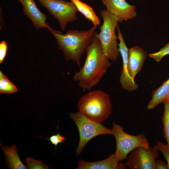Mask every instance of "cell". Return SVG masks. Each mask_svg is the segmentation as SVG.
<instances>
[{
  "instance_id": "obj_1",
  "label": "cell",
  "mask_w": 169,
  "mask_h": 169,
  "mask_svg": "<svg viewBox=\"0 0 169 169\" xmlns=\"http://www.w3.org/2000/svg\"><path fill=\"white\" fill-rule=\"evenodd\" d=\"M96 33L86 50L87 56L83 66L73 78L81 88L88 91L98 83L107 69L111 66L103 51Z\"/></svg>"
},
{
  "instance_id": "obj_2",
  "label": "cell",
  "mask_w": 169,
  "mask_h": 169,
  "mask_svg": "<svg viewBox=\"0 0 169 169\" xmlns=\"http://www.w3.org/2000/svg\"><path fill=\"white\" fill-rule=\"evenodd\" d=\"M97 27L94 26L87 30L70 29L64 34L53 29L49 30L63 51L65 60L75 61L80 67V58L92 42Z\"/></svg>"
},
{
  "instance_id": "obj_3",
  "label": "cell",
  "mask_w": 169,
  "mask_h": 169,
  "mask_svg": "<svg viewBox=\"0 0 169 169\" xmlns=\"http://www.w3.org/2000/svg\"><path fill=\"white\" fill-rule=\"evenodd\" d=\"M78 111L89 119L101 123L110 115L112 105L106 93L100 90L90 91L79 100Z\"/></svg>"
},
{
  "instance_id": "obj_4",
  "label": "cell",
  "mask_w": 169,
  "mask_h": 169,
  "mask_svg": "<svg viewBox=\"0 0 169 169\" xmlns=\"http://www.w3.org/2000/svg\"><path fill=\"white\" fill-rule=\"evenodd\" d=\"M100 15L103 19V24L99 28L100 33H96L95 35L100 41L103 51L107 58L115 61L120 54L115 33L119 18L106 9L101 11Z\"/></svg>"
},
{
  "instance_id": "obj_5",
  "label": "cell",
  "mask_w": 169,
  "mask_h": 169,
  "mask_svg": "<svg viewBox=\"0 0 169 169\" xmlns=\"http://www.w3.org/2000/svg\"><path fill=\"white\" fill-rule=\"evenodd\" d=\"M70 117L76 124L79 135V144L76 149L78 156L87 142L94 137L101 135H112V131L101 123L91 120L79 111L70 114Z\"/></svg>"
},
{
  "instance_id": "obj_6",
  "label": "cell",
  "mask_w": 169,
  "mask_h": 169,
  "mask_svg": "<svg viewBox=\"0 0 169 169\" xmlns=\"http://www.w3.org/2000/svg\"><path fill=\"white\" fill-rule=\"evenodd\" d=\"M112 125V135L114 136L116 142L115 153L120 161L126 159L127 155L138 147L149 149V143L144 134L131 135L125 132L122 126L115 123L113 122Z\"/></svg>"
},
{
  "instance_id": "obj_7",
  "label": "cell",
  "mask_w": 169,
  "mask_h": 169,
  "mask_svg": "<svg viewBox=\"0 0 169 169\" xmlns=\"http://www.w3.org/2000/svg\"><path fill=\"white\" fill-rule=\"evenodd\" d=\"M49 14L58 21L61 29L64 31L68 24L77 19L78 11L72 2L63 0H36Z\"/></svg>"
},
{
  "instance_id": "obj_8",
  "label": "cell",
  "mask_w": 169,
  "mask_h": 169,
  "mask_svg": "<svg viewBox=\"0 0 169 169\" xmlns=\"http://www.w3.org/2000/svg\"><path fill=\"white\" fill-rule=\"evenodd\" d=\"M159 151L154 146L147 149L138 147L131 152L125 165L130 169H156V160Z\"/></svg>"
},
{
  "instance_id": "obj_9",
  "label": "cell",
  "mask_w": 169,
  "mask_h": 169,
  "mask_svg": "<svg viewBox=\"0 0 169 169\" xmlns=\"http://www.w3.org/2000/svg\"><path fill=\"white\" fill-rule=\"evenodd\" d=\"M116 28L118 34L117 39L120 41L118 44L120 53L123 60V68L120 78V82L123 89L129 91H132L136 90L138 87V84L135 82L134 79L130 76L127 69L129 58V49L126 47L123 39L122 33L120 32L118 23Z\"/></svg>"
},
{
  "instance_id": "obj_10",
  "label": "cell",
  "mask_w": 169,
  "mask_h": 169,
  "mask_svg": "<svg viewBox=\"0 0 169 169\" xmlns=\"http://www.w3.org/2000/svg\"><path fill=\"white\" fill-rule=\"evenodd\" d=\"M108 11L119 18L121 23L123 21L132 19L136 17V13L135 5L130 4L125 0H101Z\"/></svg>"
},
{
  "instance_id": "obj_11",
  "label": "cell",
  "mask_w": 169,
  "mask_h": 169,
  "mask_svg": "<svg viewBox=\"0 0 169 169\" xmlns=\"http://www.w3.org/2000/svg\"><path fill=\"white\" fill-rule=\"evenodd\" d=\"M17 0L22 4L23 13L31 21L35 28L39 30L46 28L49 30L52 29L47 22L46 16L39 10L34 0Z\"/></svg>"
},
{
  "instance_id": "obj_12",
  "label": "cell",
  "mask_w": 169,
  "mask_h": 169,
  "mask_svg": "<svg viewBox=\"0 0 169 169\" xmlns=\"http://www.w3.org/2000/svg\"><path fill=\"white\" fill-rule=\"evenodd\" d=\"M147 55L145 51L137 45L129 49L127 69L133 79H134L136 74L142 69Z\"/></svg>"
},
{
  "instance_id": "obj_13",
  "label": "cell",
  "mask_w": 169,
  "mask_h": 169,
  "mask_svg": "<svg viewBox=\"0 0 169 169\" xmlns=\"http://www.w3.org/2000/svg\"><path fill=\"white\" fill-rule=\"evenodd\" d=\"M119 159L115 153L103 160L94 162L80 160L77 169H118L123 168V164L119 163Z\"/></svg>"
},
{
  "instance_id": "obj_14",
  "label": "cell",
  "mask_w": 169,
  "mask_h": 169,
  "mask_svg": "<svg viewBox=\"0 0 169 169\" xmlns=\"http://www.w3.org/2000/svg\"><path fill=\"white\" fill-rule=\"evenodd\" d=\"M0 146L4 155L6 164L11 169H26L27 168L21 161L18 153L17 147L14 144L10 146L3 145Z\"/></svg>"
},
{
  "instance_id": "obj_15",
  "label": "cell",
  "mask_w": 169,
  "mask_h": 169,
  "mask_svg": "<svg viewBox=\"0 0 169 169\" xmlns=\"http://www.w3.org/2000/svg\"><path fill=\"white\" fill-rule=\"evenodd\" d=\"M169 98V78L152 93V98L147 106L150 110L159 104L166 101Z\"/></svg>"
},
{
  "instance_id": "obj_16",
  "label": "cell",
  "mask_w": 169,
  "mask_h": 169,
  "mask_svg": "<svg viewBox=\"0 0 169 169\" xmlns=\"http://www.w3.org/2000/svg\"><path fill=\"white\" fill-rule=\"evenodd\" d=\"M76 6L78 11L83 14L85 18L91 21L94 26H98L100 20L92 7L80 0H70Z\"/></svg>"
},
{
  "instance_id": "obj_17",
  "label": "cell",
  "mask_w": 169,
  "mask_h": 169,
  "mask_svg": "<svg viewBox=\"0 0 169 169\" xmlns=\"http://www.w3.org/2000/svg\"><path fill=\"white\" fill-rule=\"evenodd\" d=\"M17 87L0 71V93L11 94L17 92Z\"/></svg>"
},
{
  "instance_id": "obj_18",
  "label": "cell",
  "mask_w": 169,
  "mask_h": 169,
  "mask_svg": "<svg viewBox=\"0 0 169 169\" xmlns=\"http://www.w3.org/2000/svg\"><path fill=\"white\" fill-rule=\"evenodd\" d=\"M164 111L162 119L163 126L164 137L169 146V103L166 101L164 102Z\"/></svg>"
},
{
  "instance_id": "obj_19",
  "label": "cell",
  "mask_w": 169,
  "mask_h": 169,
  "mask_svg": "<svg viewBox=\"0 0 169 169\" xmlns=\"http://www.w3.org/2000/svg\"><path fill=\"white\" fill-rule=\"evenodd\" d=\"M27 169H48V166L43 162L32 158L27 157L26 159Z\"/></svg>"
},
{
  "instance_id": "obj_20",
  "label": "cell",
  "mask_w": 169,
  "mask_h": 169,
  "mask_svg": "<svg viewBox=\"0 0 169 169\" xmlns=\"http://www.w3.org/2000/svg\"><path fill=\"white\" fill-rule=\"evenodd\" d=\"M168 54H169V43L166 44L159 51L149 54V56L159 62L165 56Z\"/></svg>"
},
{
  "instance_id": "obj_21",
  "label": "cell",
  "mask_w": 169,
  "mask_h": 169,
  "mask_svg": "<svg viewBox=\"0 0 169 169\" xmlns=\"http://www.w3.org/2000/svg\"><path fill=\"white\" fill-rule=\"evenodd\" d=\"M154 146L162 152L167 162V165L169 169V146L167 144L160 141L156 142V144Z\"/></svg>"
},
{
  "instance_id": "obj_22",
  "label": "cell",
  "mask_w": 169,
  "mask_h": 169,
  "mask_svg": "<svg viewBox=\"0 0 169 169\" xmlns=\"http://www.w3.org/2000/svg\"><path fill=\"white\" fill-rule=\"evenodd\" d=\"M47 139L50 141L51 143L55 146V148L57 145L60 143H62L65 140V137L61 136L58 133L56 135H53Z\"/></svg>"
},
{
  "instance_id": "obj_23",
  "label": "cell",
  "mask_w": 169,
  "mask_h": 169,
  "mask_svg": "<svg viewBox=\"0 0 169 169\" xmlns=\"http://www.w3.org/2000/svg\"><path fill=\"white\" fill-rule=\"evenodd\" d=\"M8 45L6 41H2L0 43V64L3 62L7 54Z\"/></svg>"
},
{
  "instance_id": "obj_24",
  "label": "cell",
  "mask_w": 169,
  "mask_h": 169,
  "mask_svg": "<svg viewBox=\"0 0 169 169\" xmlns=\"http://www.w3.org/2000/svg\"><path fill=\"white\" fill-rule=\"evenodd\" d=\"M155 167L156 169H169L167 164L161 160L156 161Z\"/></svg>"
},
{
  "instance_id": "obj_25",
  "label": "cell",
  "mask_w": 169,
  "mask_h": 169,
  "mask_svg": "<svg viewBox=\"0 0 169 169\" xmlns=\"http://www.w3.org/2000/svg\"><path fill=\"white\" fill-rule=\"evenodd\" d=\"M0 29L2 28L4 26L5 24V23L4 22L3 20V13L2 11V9L0 8Z\"/></svg>"
},
{
  "instance_id": "obj_26",
  "label": "cell",
  "mask_w": 169,
  "mask_h": 169,
  "mask_svg": "<svg viewBox=\"0 0 169 169\" xmlns=\"http://www.w3.org/2000/svg\"><path fill=\"white\" fill-rule=\"evenodd\" d=\"M166 101H167L169 103V98L168 99V100H166Z\"/></svg>"
}]
</instances>
